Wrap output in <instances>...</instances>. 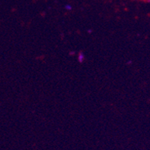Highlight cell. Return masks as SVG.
<instances>
[{
    "mask_svg": "<svg viewBox=\"0 0 150 150\" xmlns=\"http://www.w3.org/2000/svg\"><path fill=\"white\" fill-rule=\"evenodd\" d=\"M84 59H85V55H84V53L82 52H80L79 53V56H78V60H79V63H83L84 62Z\"/></svg>",
    "mask_w": 150,
    "mask_h": 150,
    "instance_id": "6da1fadb",
    "label": "cell"
},
{
    "mask_svg": "<svg viewBox=\"0 0 150 150\" xmlns=\"http://www.w3.org/2000/svg\"><path fill=\"white\" fill-rule=\"evenodd\" d=\"M64 8H65V9L67 11H71L72 9H73V7H72V5H69V4H67V5L64 6Z\"/></svg>",
    "mask_w": 150,
    "mask_h": 150,
    "instance_id": "7a4b0ae2",
    "label": "cell"
},
{
    "mask_svg": "<svg viewBox=\"0 0 150 150\" xmlns=\"http://www.w3.org/2000/svg\"><path fill=\"white\" fill-rule=\"evenodd\" d=\"M92 31H93L92 29H88V33H89V34L92 33Z\"/></svg>",
    "mask_w": 150,
    "mask_h": 150,
    "instance_id": "3957f363",
    "label": "cell"
},
{
    "mask_svg": "<svg viewBox=\"0 0 150 150\" xmlns=\"http://www.w3.org/2000/svg\"><path fill=\"white\" fill-rule=\"evenodd\" d=\"M74 54H75V52H69V54H70V55H73Z\"/></svg>",
    "mask_w": 150,
    "mask_h": 150,
    "instance_id": "277c9868",
    "label": "cell"
},
{
    "mask_svg": "<svg viewBox=\"0 0 150 150\" xmlns=\"http://www.w3.org/2000/svg\"><path fill=\"white\" fill-rule=\"evenodd\" d=\"M132 64V61H129L127 62V64Z\"/></svg>",
    "mask_w": 150,
    "mask_h": 150,
    "instance_id": "5b68a950",
    "label": "cell"
},
{
    "mask_svg": "<svg viewBox=\"0 0 150 150\" xmlns=\"http://www.w3.org/2000/svg\"><path fill=\"white\" fill-rule=\"evenodd\" d=\"M150 2V0H147V2Z\"/></svg>",
    "mask_w": 150,
    "mask_h": 150,
    "instance_id": "8992f818",
    "label": "cell"
}]
</instances>
